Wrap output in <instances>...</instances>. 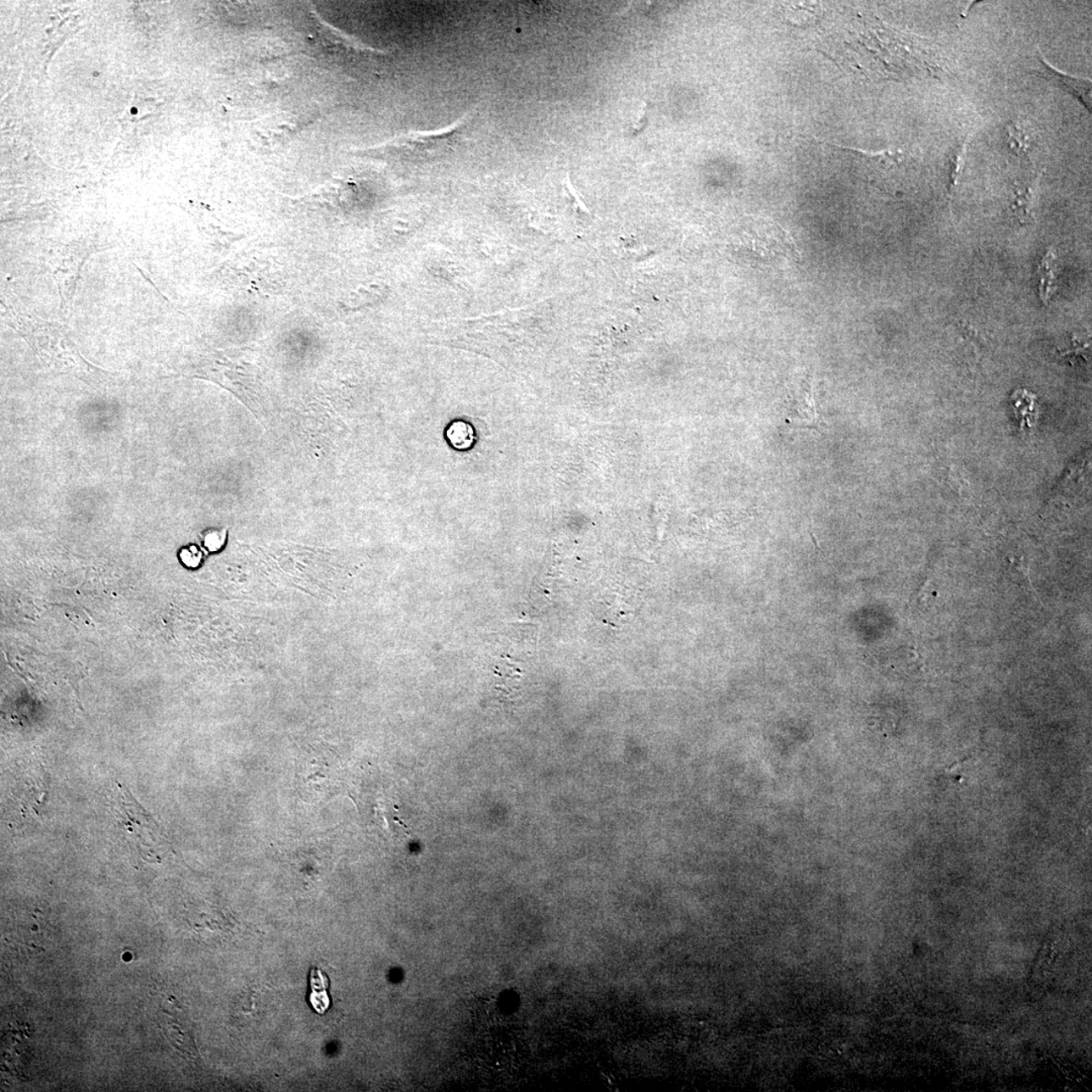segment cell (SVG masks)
Returning <instances> with one entry per match:
<instances>
[{
    "instance_id": "5",
    "label": "cell",
    "mask_w": 1092,
    "mask_h": 1092,
    "mask_svg": "<svg viewBox=\"0 0 1092 1092\" xmlns=\"http://www.w3.org/2000/svg\"><path fill=\"white\" fill-rule=\"evenodd\" d=\"M1057 255L1054 249H1050L1043 257L1039 267V297L1045 304H1049L1057 287Z\"/></svg>"
},
{
    "instance_id": "8",
    "label": "cell",
    "mask_w": 1092,
    "mask_h": 1092,
    "mask_svg": "<svg viewBox=\"0 0 1092 1092\" xmlns=\"http://www.w3.org/2000/svg\"><path fill=\"white\" fill-rule=\"evenodd\" d=\"M181 558L183 563L194 568L201 563L203 555L196 545H190L181 550Z\"/></svg>"
},
{
    "instance_id": "2",
    "label": "cell",
    "mask_w": 1092,
    "mask_h": 1092,
    "mask_svg": "<svg viewBox=\"0 0 1092 1092\" xmlns=\"http://www.w3.org/2000/svg\"><path fill=\"white\" fill-rule=\"evenodd\" d=\"M465 124L460 122L454 128L438 132L413 133L398 139L391 147L401 159L418 164H429L449 156L464 138Z\"/></svg>"
},
{
    "instance_id": "4",
    "label": "cell",
    "mask_w": 1092,
    "mask_h": 1092,
    "mask_svg": "<svg viewBox=\"0 0 1092 1092\" xmlns=\"http://www.w3.org/2000/svg\"><path fill=\"white\" fill-rule=\"evenodd\" d=\"M1039 64L1038 73L1039 75L1047 78L1050 81L1056 84L1057 86L1062 87L1066 92L1078 99L1084 106L1091 113V81L1089 80H1081V78L1070 77L1063 75L1055 70L1051 65L1045 61L1042 56L1038 57Z\"/></svg>"
},
{
    "instance_id": "1",
    "label": "cell",
    "mask_w": 1092,
    "mask_h": 1092,
    "mask_svg": "<svg viewBox=\"0 0 1092 1092\" xmlns=\"http://www.w3.org/2000/svg\"><path fill=\"white\" fill-rule=\"evenodd\" d=\"M115 817L124 827L125 832L130 834L136 849L159 857V850L166 846V838L159 824L154 821L149 812L136 802L131 793L123 786L114 803Z\"/></svg>"
},
{
    "instance_id": "3",
    "label": "cell",
    "mask_w": 1092,
    "mask_h": 1092,
    "mask_svg": "<svg viewBox=\"0 0 1092 1092\" xmlns=\"http://www.w3.org/2000/svg\"><path fill=\"white\" fill-rule=\"evenodd\" d=\"M787 421L796 428L822 430V420L817 412L812 383L810 379L803 381L793 398L792 407Z\"/></svg>"
},
{
    "instance_id": "7",
    "label": "cell",
    "mask_w": 1092,
    "mask_h": 1092,
    "mask_svg": "<svg viewBox=\"0 0 1092 1092\" xmlns=\"http://www.w3.org/2000/svg\"><path fill=\"white\" fill-rule=\"evenodd\" d=\"M227 532L225 529H209L202 535L203 543L209 551H217L225 544Z\"/></svg>"
},
{
    "instance_id": "6",
    "label": "cell",
    "mask_w": 1092,
    "mask_h": 1092,
    "mask_svg": "<svg viewBox=\"0 0 1092 1092\" xmlns=\"http://www.w3.org/2000/svg\"><path fill=\"white\" fill-rule=\"evenodd\" d=\"M328 987L329 980L323 971L312 969L309 975V1004L320 1015L326 1012L330 1006Z\"/></svg>"
}]
</instances>
